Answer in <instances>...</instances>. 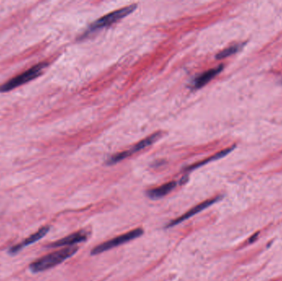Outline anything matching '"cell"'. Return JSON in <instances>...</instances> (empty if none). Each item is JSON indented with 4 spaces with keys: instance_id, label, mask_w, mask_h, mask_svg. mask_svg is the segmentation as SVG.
<instances>
[{
    "instance_id": "9",
    "label": "cell",
    "mask_w": 282,
    "mask_h": 281,
    "mask_svg": "<svg viewBox=\"0 0 282 281\" xmlns=\"http://www.w3.org/2000/svg\"><path fill=\"white\" fill-rule=\"evenodd\" d=\"M222 69L223 65H220L217 68H212V69L206 71V72L204 73V74L197 77V79H195L193 84H192V87L194 89H198V88L204 87L205 84H207L209 82L212 81L216 75L220 74Z\"/></svg>"
},
{
    "instance_id": "12",
    "label": "cell",
    "mask_w": 282,
    "mask_h": 281,
    "mask_svg": "<svg viewBox=\"0 0 282 281\" xmlns=\"http://www.w3.org/2000/svg\"><path fill=\"white\" fill-rule=\"evenodd\" d=\"M243 44L240 45H231V46L228 47L224 51H220V53L216 56V59L218 60H222L224 58L229 57V56H232L233 54L237 53L238 51L241 49Z\"/></svg>"
},
{
    "instance_id": "5",
    "label": "cell",
    "mask_w": 282,
    "mask_h": 281,
    "mask_svg": "<svg viewBox=\"0 0 282 281\" xmlns=\"http://www.w3.org/2000/svg\"><path fill=\"white\" fill-rule=\"evenodd\" d=\"M221 199H222V196H216L215 198L205 200V201L201 203V204H197L196 206L189 209L187 212L184 213L182 216H180V217L177 218L175 220H173L172 221L169 222V224L165 226V228H173L174 226L178 225V224H181L182 222L186 221V220L190 219V218L193 217V216L197 215V214L200 213L201 211L205 210V209H207L208 207L212 206V204H214L215 203L218 202Z\"/></svg>"
},
{
    "instance_id": "10",
    "label": "cell",
    "mask_w": 282,
    "mask_h": 281,
    "mask_svg": "<svg viewBox=\"0 0 282 281\" xmlns=\"http://www.w3.org/2000/svg\"><path fill=\"white\" fill-rule=\"evenodd\" d=\"M161 136H162V134L159 132L152 134L150 136L147 137V138H145V139L140 141L139 143L136 144V145H135L132 149L126 151V155H127V157H130V156L132 155L133 153H136V152L139 151V150L146 149V148H147L148 146H150L152 144H154V142H156L158 138H160Z\"/></svg>"
},
{
    "instance_id": "1",
    "label": "cell",
    "mask_w": 282,
    "mask_h": 281,
    "mask_svg": "<svg viewBox=\"0 0 282 281\" xmlns=\"http://www.w3.org/2000/svg\"><path fill=\"white\" fill-rule=\"evenodd\" d=\"M78 250H79L78 247L75 246L64 247L62 249L58 250L52 253L44 255L43 257L33 262L30 265V269L32 272L34 273L47 271L62 263L68 258L73 256L77 252Z\"/></svg>"
},
{
    "instance_id": "7",
    "label": "cell",
    "mask_w": 282,
    "mask_h": 281,
    "mask_svg": "<svg viewBox=\"0 0 282 281\" xmlns=\"http://www.w3.org/2000/svg\"><path fill=\"white\" fill-rule=\"evenodd\" d=\"M178 182L175 181H170L168 183L158 186V188H152L146 192V196L151 200H158L169 195L173 192L178 185Z\"/></svg>"
},
{
    "instance_id": "4",
    "label": "cell",
    "mask_w": 282,
    "mask_h": 281,
    "mask_svg": "<svg viewBox=\"0 0 282 281\" xmlns=\"http://www.w3.org/2000/svg\"><path fill=\"white\" fill-rule=\"evenodd\" d=\"M136 7V5L125 7L123 9H118V10L114 11L112 13H108L107 15L103 16L89 26L88 32H94V31L99 30L101 28H106L111 24H115L122 18H124L126 16L130 15L133 11L135 10Z\"/></svg>"
},
{
    "instance_id": "11",
    "label": "cell",
    "mask_w": 282,
    "mask_h": 281,
    "mask_svg": "<svg viewBox=\"0 0 282 281\" xmlns=\"http://www.w3.org/2000/svg\"><path fill=\"white\" fill-rule=\"evenodd\" d=\"M235 146H233L232 148H229V149H225L223 151L220 152V153H216V155L212 156L210 158H207V159L204 160L202 162H198V163L195 164L193 166L189 167L188 169H186V171H193L194 169H198L200 167L203 166L205 164L208 163V162H212L214 160L220 159V158L225 157V155H227L228 153H230L233 149H234Z\"/></svg>"
},
{
    "instance_id": "2",
    "label": "cell",
    "mask_w": 282,
    "mask_h": 281,
    "mask_svg": "<svg viewBox=\"0 0 282 281\" xmlns=\"http://www.w3.org/2000/svg\"><path fill=\"white\" fill-rule=\"evenodd\" d=\"M47 64L45 62L40 63L29 68L26 72L22 73L21 75H17L15 78L10 79L9 81L0 85V92H9L11 90L15 89L16 87L24 85L28 82L32 81L36 79L39 75H41L43 69L46 67Z\"/></svg>"
},
{
    "instance_id": "3",
    "label": "cell",
    "mask_w": 282,
    "mask_h": 281,
    "mask_svg": "<svg viewBox=\"0 0 282 281\" xmlns=\"http://www.w3.org/2000/svg\"><path fill=\"white\" fill-rule=\"evenodd\" d=\"M144 230L141 228L131 230L130 232L119 235V236L115 237L114 239H110V240L101 243L97 247H93L92 251H91V255H99V254L103 253L105 251H109L112 248H115L118 246L123 245L125 243H129V242H131L134 239H138L139 237L142 236Z\"/></svg>"
},
{
    "instance_id": "6",
    "label": "cell",
    "mask_w": 282,
    "mask_h": 281,
    "mask_svg": "<svg viewBox=\"0 0 282 281\" xmlns=\"http://www.w3.org/2000/svg\"><path fill=\"white\" fill-rule=\"evenodd\" d=\"M88 238V232L86 230H79L64 239L56 241V243L50 245L51 247H73L78 243L86 242Z\"/></svg>"
},
{
    "instance_id": "8",
    "label": "cell",
    "mask_w": 282,
    "mask_h": 281,
    "mask_svg": "<svg viewBox=\"0 0 282 281\" xmlns=\"http://www.w3.org/2000/svg\"><path fill=\"white\" fill-rule=\"evenodd\" d=\"M49 227H43L42 228L38 230L37 232H35L33 235H31L29 238L25 239L22 243H20L18 245L11 247V249L9 250V253L14 255V254L18 252L21 248H24L26 246L31 245L32 243H36L37 241L40 240V239H42L43 237H45L47 232H49Z\"/></svg>"
}]
</instances>
